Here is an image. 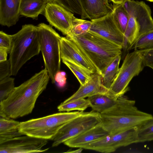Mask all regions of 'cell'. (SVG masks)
Listing matches in <instances>:
<instances>
[{"instance_id": "1f68e13d", "label": "cell", "mask_w": 153, "mask_h": 153, "mask_svg": "<svg viewBox=\"0 0 153 153\" xmlns=\"http://www.w3.org/2000/svg\"><path fill=\"white\" fill-rule=\"evenodd\" d=\"M138 51L142 55L145 66L153 70V49Z\"/></svg>"}, {"instance_id": "cb8c5ba5", "label": "cell", "mask_w": 153, "mask_h": 153, "mask_svg": "<svg viewBox=\"0 0 153 153\" xmlns=\"http://www.w3.org/2000/svg\"><path fill=\"white\" fill-rule=\"evenodd\" d=\"M112 13L115 22L124 34L128 22L129 16L123 4H114Z\"/></svg>"}, {"instance_id": "52a82bcc", "label": "cell", "mask_w": 153, "mask_h": 153, "mask_svg": "<svg viewBox=\"0 0 153 153\" xmlns=\"http://www.w3.org/2000/svg\"><path fill=\"white\" fill-rule=\"evenodd\" d=\"M123 4L129 16L124 36L129 42L132 43L153 30L151 10L143 1L127 0Z\"/></svg>"}, {"instance_id": "8992f818", "label": "cell", "mask_w": 153, "mask_h": 153, "mask_svg": "<svg viewBox=\"0 0 153 153\" xmlns=\"http://www.w3.org/2000/svg\"><path fill=\"white\" fill-rule=\"evenodd\" d=\"M40 44L45 68L47 70L52 82L55 83V77L60 71L61 58L60 41L61 36L52 26L44 23L37 26Z\"/></svg>"}, {"instance_id": "d6a6232c", "label": "cell", "mask_w": 153, "mask_h": 153, "mask_svg": "<svg viewBox=\"0 0 153 153\" xmlns=\"http://www.w3.org/2000/svg\"><path fill=\"white\" fill-rule=\"evenodd\" d=\"M11 75L10 64L9 59L0 62V80Z\"/></svg>"}, {"instance_id": "7c38bea8", "label": "cell", "mask_w": 153, "mask_h": 153, "mask_svg": "<svg viewBox=\"0 0 153 153\" xmlns=\"http://www.w3.org/2000/svg\"><path fill=\"white\" fill-rule=\"evenodd\" d=\"M48 140L27 135L19 136L0 143V153H38L46 151L44 149Z\"/></svg>"}, {"instance_id": "7402d4cb", "label": "cell", "mask_w": 153, "mask_h": 153, "mask_svg": "<svg viewBox=\"0 0 153 153\" xmlns=\"http://www.w3.org/2000/svg\"><path fill=\"white\" fill-rule=\"evenodd\" d=\"M121 55L117 56L106 67L101 75L102 84L108 91L119 72Z\"/></svg>"}, {"instance_id": "d590c367", "label": "cell", "mask_w": 153, "mask_h": 153, "mask_svg": "<svg viewBox=\"0 0 153 153\" xmlns=\"http://www.w3.org/2000/svg\"><path fill=\"white\" fill-rule=\"evenodd\" d=\"M115 4H122L123 3L127 0H110Z\"/></svg>"}, {"instance_id": "7a4b0ae2", "label": "cell", "mask_w": 153, "mask_h": 153, "mask_svg": "<svg viewBox=\"0 0 153 153\" xmlns=\"http://www.w3.org/2000/svg\"><path fill=\"white\" fill-rule=\"evenodd\" d=\"M135 103L124 95L119 97L114 107L100 114L103 128L109 134L117 133L138 127L153 117L139 110Z\"/></svg>"}, {"instance_id": "4dcf8cb0", "label": "cell", "mask_w": 153, "mask_h": 153, "mask_svg": "<svg viewBox=\"0 0 153 153\" xmlns=\"http://www.w3.org/2000/svg\"><path fill=\"white\" fill-rule=\"evenodd\" d=\"M12 46V35L6 34L2 31H0V48L6 49L10 53Z\"/></svg>"}, {"instance_id": "484cf974", "label": "cell", "mask_w": 153, "mask_h": 153, "mask_svg": "<svg viewBox=\"0 0 153 153\" xmlns=\"http://www.w3.org/2000/svg\"><path fill=\"white\" fill-rule=\"evenodd\" d=\"M153 141V117L137 127V143Z\"/></svg>"}, {"instance_id": "d4e9b609", "label": "cell", "mask_w": 153, "mask_h": 153, "mask_svg": "<svg viewBox=\"0 0 153 153\" xmlns=\"http://www.w3.org/2000/svg\"><path fill=\"white\" fill-rule=\"evenodd\" d=\"M89 107L90 104L88 99L82 98L68 102L63 101L58 106L57 109L60 112L74 110L84 111Z\"/></svg>"}, {"instance_id": "4316f807", "label": "cell", "mask_w": 153, "mask_h": 153, "mask_svg": "<svg viewBox=\"0 0 153 153\" xmlns=\"http://www.w3.org/2000/svg\"><path fill=\"white\" fill-rule=\"evenodd\" d=\"M92 24L91 21L79 19L74 16L73 22L72 29L68 34L77 36L88 33L91 28Z\"/></svg>"}, {"instance_id": "f546056e", "label": "cell", "mask_w": 153, "mask_h": 153, "mask_svg": "<svg viewBox=\"0 0 153 153\" xmlns=\"http://www.w3.org/2000/svg\"><path fill=\"white\" fill-rule=\"evenodd\" d=\"M15 79L10 77L0 80V102L6 99L15 87Z\"/></svg>"}, {"instance_id": "30bf717a", "label": "cell", "mask_w": 153, "mask_h": 153, "mask_svg": "<svg viewBox=\"0 0 153 153\" xmlns=\"http://www.w3.org/2000/svg\"><path fill=\"white\" fill-rule=\"evenodd\" d=\"M137 128L136 127L126 131L109 134L82 148L102 153L114 152L120 147L137 143Z\"/></svg>"}, {"instance_id": "8fae6325", "label": "cell", "mask_w": 153, "mask_h": 153, "mask_svg": "<svg viewBox=\"0 0 153 153\" xmlns=\"http://www.w3.org/2000/svg\"><path fill=\"white\" fill-rule=\"evenodd\" d=\"M91 21L92 24L89 33L123 48L124 33L115 22L112 11L102 17Z\"/></svg>"}, {"instance_id": "f1b7e54d", "label": "cell", "mask_w": 153, "mask_h": 153, "mask_svg": "<svg viewBox=\"0 0 153 153\" xmlns=\"http://www.w3.org/2000/svg\"><path fill=\"white\" fill-rule=\"evenodd\" d=\"M62 62L74 75L80 85L85 84L91 75L75 64L65 60H62Z\"/></svg>"}, {"instance_id": "5b68a950", "label": "cell", "mask_w": 153, "mask_h": 153, "mask_svg": "<svg viewBox=\"0 0 153 153\" xmlns=\"http://www.w3.org/2000/svg\"><path fill=\"white\" fill-rule=\"evenodd\" d=\"M83 111L59 112L21 122L19 131L23 135L52 140L65 123L84 113Z\"/></svg>"}, {"instance_id": "e0dca14e", "label": "cell", "mask_w": 153, "mask_h": 153, "mask_svg": "<svg viewBox=\"0 0 153 153\" xmlns=\"http://www.w3.org/2000/svg\"><path fill=\"white\" fill-rule=\"evenodd\" d=\"M22 0H0V24L10 27L16 25L20 15Z\"/></svg>"}, {"instance_id": "74e56055", "label": "cell", "mask_w": 153, "mask_h": 153, "mask_svg": "<svg viewBox=\"0 0 153 153\" xmlns=\"http://www.w3.org/2000/svg\"><path fill=\"white\" fill-rule=\"evenodd\" d=\"M45 2L47 3H55L53 0H42Z\"/></svg>"}, {"instance_id": "4fadbf2b", "label": "cell", "mask_w": 153, "mask_h": 153, "mask_svg": "<svg viewBox=\"0 0 153 153\" xmlns=\"http://www.w3.org/2000/svg\"><path fill=\"white\" fill-rule=\"evenodd\" d=\"M44 15L50 25L67 35L71 31L75 16L73 13L55 3H47Z\"/></svg>"}, {"instance_id": "3957f363", "label": "cell", "mask_w": 153, "mask_h": 153, "mask_svg": "<svg viewBox=\"0 0 153 153\" xmlns=\"http://www.w3.org/2000/svg\"><path fill=\"white\" fill-rule=\"evenodd\" d=\"M66 37L76 44L101 75L115 58L122 53V47L89 32L77 36L68 34Z\"/></svg>"}, {"instance_id": "9c48e42d", "label": "cell", "mask_w": 153, "mask_h": 153, "mask_svg": "<svg viewBox=\"0 0 153 153\" xmlns=\"http://www.w3.org/2000/svg\"><path fill=\"white\" fill-rule=\"evenodd\" d=\"M100 123V114L93 110L84 112L64 125L52 140L53 147L74 138Z\"/></svg>"}, {"instance_id": "ffe728a7", "label": "cell", "mask_w": 153, "mask_h": 153, "mask_svg": "<svg viewBox=\"0 0 153 153\" xmlns=\"http://www.w3.org/2000/svg\"><path fill=\"white\" fill-rule=\"evenodd\" d=\"M92 110L100 114L112 108L116 104L118 97L99 94L88 97Z\"/></svg>"}, {"instance_id": "ba28073f", "label": "cell", "mask_w": 153, "mask_h": 153, "mask_svg": "<svg viewBox=\"0 0 153 153\" xmlns=\"http://www.w3.org/2000/svg\"><path fill=\"white\" fill-rule=\"evenodd\" d=\"M145 67L142 55L138 50L127 53L109 90L110 94L116 97L124 95L129 90L128 85L131 81L138 75Z\"/></svg>"}, {"instance_id": "2e32d148", "label": "cell", "mask_w": 153, "mask_h": 153, "mask_svg": "<svg viewBox=\"0 0 153 153\" xmlns=\"http://www.w3.org/2000/svg\"><path fill=\"white\" fill-rule=\"evenodd\" d=\"M109 134L100 123L75 137L65 141L64 143L70 147L82 148Z\"/></svg>"}, {"instance_id": "836d02e7", "label": "cell", "mask_w": 153, "mask_h": 153, "mask_svg": "<svg viewBox=\"0 0 153 153\" xmlns=\"http://www.w3.org/2000/svg\"><path fill=\"white\" fill-rule=\"evenodd\" d=\"M66 74L64 71L58 72L55 77V83L60 88L64 87L66 83Z\"/></svg>"}, {"instance_id": "8d00e7d4", "label": "cell", "mask_w": 153, "mask_h": 153, "mask_svg": "<svg viewBox=\"0 0 153 153\" xmlns=\"http://www.w3.org/2000/svg\"><path fill=\"white\" fill-rule=\"evenodd\" d=\"M83 149L82 148H79V149L74 150L66 152L68 153H80L82 152Z\"/></svg>"}, {"instance_id": "ac0fdd59", "label": "cell", "mask_w": 153, "mask_h": 153, "mask_svg": "<svg viewBox=\"0 0 153 153\" xmlns=\"http://www.w3.org/2000/svg\"><path fill=\"white\" fill-rule=\"evenodd\" d=\"M83 7L91 20L96 19L111 12L113 5L108 0H81Z\"/></svg>"}, {"instance_id": "e575fe53", "label": "cell", "mask_w": 153, "mask_h": 153, "mask_svg": "<svg viewBox=\"0 0 153 153\" xmlns=\"http://www.w3.org/2000/svg\"><path fill=\"white\" fill-rule=\"evenodd\" d=\"M7 51L6 49L0 48V62L7 60Z\"/></svg>"}, {"instance_id": "6da1fadb", "label": "cell", "mask_w": 153, "mask_h": 153, "mask_svg": "<svg viewBox=\"0 0 153 153\" xmlns=\"http://www.w3.org/2000/svg\"><path fill=\"white\" fill-rule=\"evenodd\" d=\"M50 79L45 68L19 86L0 102V117L16 119L31 113L39 95L46 88Z\"/></svg>"}, {"instance_id": "277c9868", "label": "cell", "mask_w": 153, "mask_h": 153, "mask_svg": "<svg viewBox=\"0 0 153 153\" xmlns=\"http://www.w3.org/2000/svg\"><path fill=\"white\" fill-rule=\"evenodd\" d=\"M12 36V46L9 59L11 75L16 76L27 61L40 51L37 26L24 25L20 30Z\"/></svg>"}, {"instance_id": "5bb4252c", "label": "cell", "mask_w": 153, "mask_h": 153, "mask_svg": "<svg viewBox=\"0 0 153 153\" xmlns=\"http://www.w3.org/2000/svg\"><path fill=\"white\" fill-rule=\"evenodd\" d=\"M60 46L62 60L75 64L91 74L97 73L95 68L71 40L66 37L61 36Z\"/></svg>"}, {"instance_id": "9a60e30c", "label": "cell", "mask_w": 153, "mask_h": 153, "mask_svg": "<svg viewBox=\"0 0 153 153\" xmlns=\"http://www.w3.org/2000/svg\"><path fill=\"white\" fill-rule=\"evenodd\" d=\"M99 94L112 96L109 93L108 90L102 85L101 75L96 73L91 74L85 84L80 85L76 92L64 102H68Z\"/></svg>"}, {"instance_id": "83f0119b", "label": "cell", "mask_w": 153, "mask_h": 153, "mask_svg": "<svg viewBox=\"0 0 153 153\" xmlns=\"http://www.w3.org/2000/svg\"><path fill=\"white\" fill-rule=\"evenodd\" d=\"M143 50L153 49V30L139 38L133 45L130 50Z\"/></svg>"}, {"instance_id": "44dd1931", "label": "cell", "mask_w": 153, "mask_h": 153, "mask_svg": "<svg viewBox=\"0 0 153 153\" xmlns=\"http://www.w3.org/2000/svg\"><path fill=\"white\" fill-rule=\"evenodd\" d=\"M20 122L0 117V143L13 138L24 135L19 131Z\"/></svg>"}, {"instance_id": "603a6c76", "label": "cell", "mask_w": 153, "mask_h": 153, "mask_svg": "<svg viewBox=\"0 0 153 153\" xmlns=\"http://www.w3.org/2000/svg\"><path fill=\"white\" fill-rule=\"evenodd\" d=\"M54 2L68 11L80 16L81 19H88L81 0H53Z\"/></svg>"}, {"instance_id": "f35d334b", "label": "cell", "mask_w": 153, "mask_h": 153, "mask_svg": "<svg viewBox=\"0 0 153 153\" xmlns=\"http://www.w3.org/2000/svg\"><path fill=\"white\" fill-rule=\"evenodd\" d=\"M147 1L151 2H153V0H146Z\"/></svg>"}, {"instance_id": "d6986e66", "label": "cell", "mask_w": 153, "mask_h": 153, "mask_svg": "<svg viewBox=\"0 0 153 153\" xmlns=\"http://www.w3.org/2000/svg\"><path fill=\"white\" fill-rule=\"evenodd\" d=\"M47 4L42 0H22L20 15L33 19H37L39 15L44 14Z\"/></svg>"}]
</instances>
